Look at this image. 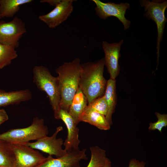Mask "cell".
<instances>
[{"label": "cell", "instance_id": "cell-1", "mask_svg": "<svg viewBox=\"0 0 167 167\" xmlns=\"http://www.w3.org/2000/svg\"><path fill=\"white\" fill-rule=\"evenodd\" d=\"M105 65L104 58L81 64L79 87L86 97L88 104L105 92L107 81L103 76Z\"/></svg>", "mask_w": 167, "mask_h": 167}, {"label": "cell", "instance_id": "cell-2", "mask_svg": "<svg viewBox=\"0 0 167 167\" xmlns=\"http://www.w3.org/2000/svg\"><path fill=\"white\" fill-rule=\"evenodd\" d=\"M80 60L75 59L65 62L55 70L59 84L60 100V109L68 111L73 98L79 87L82 69Z\"/></svg>", "mask_w": 167, "mask_h": 167}, {"label": "cell", "instance_id": "cell-3", "mask_svg": "<svg viewBox=\"0 0 167 167\" xmlns=\"http://www.w3.org/2000/svg\"><path fill=\"white\" fill-rule=\"evenodd\" d=\"M49 133L44 119L36 117L33 118L31 124L26 127L12 129L0 134V139L11 144H26L33 140L38 139Z\"/></svg>", "mask_w": 167, "mask_h": 167}, {"label": "cell", "instance_id": "cell-4", "mask_svg": "<svg viewBox=\"0 0 167 167\" xmlns=\"http://www.w3.org/2000/svg\"><path fill=\"white\" fill-rule=\"evenodd\" d=\"M33 82L40 91L47 95L54 113L60 109V100L58 77L53 76L48 68L36 66L33 69Z\"/></svg>", "mask_w": 167, "mask_h": 167}, {"label": "cell", "instance_id": "cell-5", "mask_svg": "<svg viewBox=\"0 0 167 167\" xmlns=\"http://www.w3.org/2000/svg\"><path fill=\"white\" fill-rule=\"evenodd\" d=\"M141 6L144 8L145 13L144 16L148 19H151L156 24L157 31L156 41L157 60L158 64L160 55L161 43L164 33L167 19L165 11L167 7L166 0H141L139 1Z\"/></svg>", "mask_w": 167, "mask_h": 167}, {"label": "cell", "instance_id": "cell-6", "mask_svg": "<svg viewBox=\"0 0 167 167\" xmlns=\"http://www.w3.org/2000/svg\"><path fill=\"white\" fill-rule=\"evenodd\" d=\"M95 4V10L96 15L101 19H105L110 16L115 17L122 24L124 29H128L130 25V21L125 17L127 9L130 7L127 2L116 4L111 2H104L99 0H92Z\"/></svg>", "mask_w": 167, "mask_h": 167}, {"label": "cell", "instance_id": "cell-7", "mask_svg": "<svg viewBox=\"0 0 167 167\" xmlns=\"http://www.w3.org/2000/svg\"><path fill=\"white\" fill-rule=\"evenodd\" d=\"M26 32L25 24L20 18L15 17L10 22L0 21V43L16 48L19 41Z\"/></svg>", "mask_w": 167, "mask_h": 167}, {"label": "cell", "instance_id": "cell-8", "mask_svg": "<svg viewBox=\"0 0 167 167\" xmlns=\"http://www.w3.org/2000/svg\"><path fill=\"white\" fill-rule=\"evenodd\" d=\"M63 129L61 126L56 128L55 132L50 136H46L33 142H28L26 144L33 149L39 150L48 154L49 155L55 156L58 158L65 155L66 152L62 146L64 141L61 138H57L58 133Z\"/></svg>", "mask_w": 167, "mask_h": 167}, {"label": "cell", "instance_id": "cell-9", "mask_svg": "<svg viewBox=\"0 0 167 167\" xmlns=\"http://www.w3.org/2000/svg\"><path fill=\"white\" fill-rule=\"evenodd\" d=\"M12 146L15 157L14 167H35L46 159L37 150L26 144H12Z\"/></svg>", "mask_w": 167, "mask_h": 167}, {"label": "cell", "instance_id": "cell-10", "mask_svg": "<svg viewBox=\"0 0 167 167\" xmlns=\"http://www.w3.org/2000/svg\"><path fill=\"white\" fill-rule=\"evenodd\" d=\"M86 150L79 148L73 149L58 158L49 155L44 162L35 167H80L81 161L88 159Z\"/></svg>", "mask_w": 167, "mask_h": 167}, {"label": "cell", "instance_id": "cell-11", "mask_svg": "<svg viewBox=\"0 0 167 167\" xmlns=\"http://www.w3.org/2000/svg\"><path fill=\"white\" fill-rule=\"evenodd\" d=\"M73 0H61L52 11L38 18L50 28H54L66 21L73 10Z\"/></svg>", "mask_w": 167, "mask_h": 167}, {"label": "cell", "instance_id": "cell-12", "mask_svg": "<svg viewBox=\"0 0 167 167\" xmlns=\"http://www.w3.org/2000/svg\"><path fill=\"white\" fill-rule=\"evenodd\" d=\"M54 117L62 120L65 124L67 130V135L64 142V150L68 152L73 149L79 148L80 141L79 139V129L74 120L68 111L60 109L54 113Z\"/></svg>", "mask_w": 167, "mask_h": 167}, {"label": "cell", "instance_id": "cell-13", "mask_svg": "<svg viewBox=\"0 0 167 167\" xmlns=\"http://www.w3.org/2000/svg\"><path fill=\"white\" fill-rule=\"evenodd\" d=\"M123 41L122 39L118 42L111 43L104 41L102 43L105 55V65L110 75V79H115L119 74L120 68L119 59Z\"/></svg>", "mask_w": 167, "mask_h": 167}, {"label": "cell", "instance_id": "cell-14", "mask_svg": "<svg viewBox=\"0 0 167 167\" xmlns=\"http://www.w3.org/2000/svg\"><path fill=\"white\" fill-rule=\"evenodd\" d=\"M32 97L31 92L28 89L9 92L0 90V107L18 104L28 101Z\"/></svg>", "mask_w": 167, "mask_h": 167}, {"label": "cell", "instance_id": "cell-15", "mask_svg": "<svg viewBox=\"0 0 167 167\" xmlns=\"http://www.w3.org/2000/svg\"><path fill=\"white\" fill-rule=\"evenodd\" d=\"M79 122H87L102 130L110 129L111 125L106 119L105 116L99 113L85 109L80 116Z\"/></svg>", "mask_w": 167, "mask_h": 167}, {"label": "cell", "instance_id": "cell-16", "mask_svg": "<svg viewBox=\"0 0 167 167\" xmlns=\"http://www.w3.org/2000/svg\"><path fill=\"white\" fill-rule=\"evenodd\" d=\"M116 80L109 79L107 81L104 96L106 102L108 110L105 117L111 126L113 124L112 115L114 113L117 104Z\"/></svg>", "mask_w": 167, "mask_h": 167}, {"label": "cell", "instance_id": "cell-17", "mask_svg": "<svg viewBox=\"0 0 167 167\" xmlns=\"http://www.w3.org/2000/svg\"><path fill=\"white\" fill-rule=\"evenodd\" d=\"M87 99L79 87L70 106L68 112L77 124L79 118L87 106Z\"/></svg>", "mask_w": 167, "mask_h": 167}, {"label": "cell", "instance_id": "cell-18", "mask_svg": "<svg viewBox=\"0 0 167 167\" xmlns=\"http://www.w3.org/2000/svg\"><path fill=\"white\" fill-rule=\"evenodd\" d=\"M32 0H0L1 18H11L19 11L20 6L30 3Z\"/></svg>", "mask_w": 167, "mask_h": 167}, {"label": "cell", "instance_id": "cell-19", "mask_svg": "<svg viewBox=\"0 0 167 167\" xmlns=\"http://www.w3.org/2000/svg\"><path fill=\"white\" fill-rule=\"evenodd\" d=\"M15 161L12 144L0 139V167H14Z\"/></svg>", "mask_w": 167, "mask_h": 167}, {"label": "cell", "instance_id": "cell-20", "mask_svg": "<svg viewBox=\"0 0 167 167\" xmlns=\"http://www.w3.org/2000/svg\"><path fill=\"white\" fill-rule=\"evenodd\" d=\"M16 47L0 43V69L10 64L18 57Z\"/></svg>", "mask_w": 167, "mask_h": 167}, {"label": "cell", "instance_id": "cell-21", "mask_svg": "<svg viewBox=\"0 0 167 167\" xmlns=\"http://www.w3.org/2000/svg\"><path fill=\"white\" fill-rule=\"evenodd\" d=\"M91 156L86 167H103L107 158L105 151L97 146L90 148Z\"/></svg>", "mask_w": 167, "mask_h": 167}, {"label": "cell", "instance_id": "cell-22", "mask_svg": "<svg viewBox=\"0 0 167 167\" xmlns=\"http://www.w3.org/2000/svg\"><path fill=\"white\" fill-rule=\"evenodd\" d=\"M86 109L106 116L108 110L107 105L104 95L99 97L88 104Z\"/></svg>", "mask_w": 167, "mask_h": 167}, {"label": "cell", "instance_id": "cell-23", "mask_svg": "<svg viewBox=\"0 0 167 167\" xmlns=\"http://www.w3.org/2000/svg\"><path fill=\"white\" fill-rule=\"evenodd\" d=\"M155 114L157 120L154 122H150L148 129L150 131L157 130L161 132L162 128L167 126V115L166 114H161L157 112L155 113Z\"/></svg>", "mask_w": 167, "mask_h": 167}, {"label": "cell", "instance_id": "cell-24", "mask_svg": "<svg viewBox=\"0 0 167 167\" xmlns=\"http://www.w3.org/2000/svg\"><path fill=\"white\" fill-rule=\"evenodd\" d=\"M146 164V163L143 161H140L135 158H132L130 161L128 167H145Z\"/></svg>", "mask_w": 167, "mask_h": 167}, {"label": "cell", "instance_id": "cell-25", "mask_svg": "<svg viewBox=\"0 0 167 167\" xmlns=\"http://www.w3.org/2000/svg\"><path fill=\"white\" fill-rule=\"evenodd\" d=\"M8 115L4 109H0V125L8 120Z\"/></svg>", "mask_w": 167, "mask_h": 167}, {"label": "cell", "instance_id": "cell-26", "mask_svg": "<svg viewBox=\"0 0 167 167\" xmlns=\"http://www.w3.org/2000/svg\"><path fill=\"white\" fill-rule=\"evenodd\" d=\"M61 0H41L40 1L41 3H47L51 6L55 7L61 1Z\"/></svg>", "mask_w": 167, "mask_h": 167}, {"label": "cell", "instance_id": "cell-27", "mask_svg": "<svg viewBox=\"0 0 167 167\" xmlns=\"http://www.w3.org/2000/svg\"><path fill=\"white\" fill-rule=\"evenodd\" d=\"M103 167H111V162L108 158L107 157Z\"/></svg>", "mask_w": 167, "mask_h": 167}, {"label": "cell", "instance_id": "cell-28", "mask_svg": "<svg viewBox=\"0 0 167 167\" xmlns=\"http://www.w3.org/2000/svg\"><path fill=\"white\" fill-rule=\"evenodd\" d=\"M1 16H0V19L1 18Z\"/></svg>", "mask_w": 167, "mask_h": 167}]
</instances>
